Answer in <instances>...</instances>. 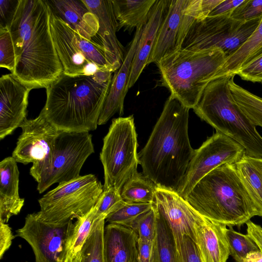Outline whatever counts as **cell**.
Here are the masks:
<instances>
[{"instance_id":"1","label":"cell","mask_w":262,"mask_h":262,"mask_svg":"<svg viewBox=\"0 0 262 262\" xmlns=\"http://www.w3.org/2000/svg\"><path fill=\"white\" fill-rule=\"evenodd\" d=\"M46 0H19L10 31L15 52L11 74L31 90L47 89L63 73L50 28Z\"/></svg>"},{"instance_id":"2","label":"cell","mask_w":262,"mask_h":262,"mask_svg":"<svg viewBox=\"0 0 262 262\" xmlns=\"http://www.w3.org/2000/svg\"><path fill=\"white\" fill-rule=\"evenodd\" d=\"M189 110L170 95L138 154L143 175L157 187L177 192L194 155L188 132Z\"/></svg>"},{"instance_id":"3","label":"cell","mask_w":262,"mask_h":262,"mask_svg":"<svg viewBox=\"0 0 262 262\" xmlns=\"http://www.w3.org/2000/svg\"><path fill=\"white\" fill-rule=\"evenodd\" d=\"M112 72L70 76L62 73L47 89L41 112L59 130L90 132L97 128Z\"/></svg>"},{"instance_id":"4","label":"cell","mask_w":262,"mask_h":262,"mask_svg":"<svg viewBox=\"0 0 262 262\" xmlns=\"http://www.w3.org/2000/svg\"><path fill=\"white\" fill-rule=\"evenodd\" d=\"M185 200L202 216L229 227H239L259 216L235 164H224L211 171Z\"/></svg>"},{"instance_id":"5","label":"cell","mask_w":262,"mask_h":262,"mask_svg":"<svg viewBox=\"0 0 262 262\" xmlns=\"http://www.w3.org/2000/svg\"><path fill=\"white\" fill-rule=\"evenodd\" d=\"M227 57L220 49L192 51L184 49L157 64L162 85L184 105L193 108L208 84L215 79Z\"/></svg>"},{"instance_id":"6","label":"cell","mask_w":262,"mask_h":262,"mask_svg":"<svg viewBox=\"0 0 262 262\" xmlns=\"http://www.w3.org/2000/svg\"><path fill=\"white\" fill-rule=\"evenodd\" d=\"M231 77L225 76L210 82L193 111L216 132L243 146L246 154L262 158V136L234 99L229 87Z\"/></svg>"},{"instance_id":"7","label":"cell","mask_w":262,"mask_h":262,"mask_svg":"<svg viewBox=\"0 0 262 262\" xmlns=\"http://www.w3.org/2000/svg\"><path fill=\"white\" fill-rule=\"evenodd\" d=\"M94 151L89 132L59 130L49 155L42 161L33 163L30 169L38 192L43 193L54 184L80 177L82 166Z\"/></svg>"},{"instance_id":"8","label":"cell","mask_w":262,"mask_h":262,"mask_svg":"<svg viewBox=\"0 0 262 262\" xmlns=\"http://www.w3.org/2000/svg\"><path fill=\"white\" fill-rule=\"evenodd\" d=\"M103 190V185L93 174L59 184L38 200L40 210L36 215L49 224H66L89 213Z\"/></svg>"},{"instance_id":"9","label":"cell","mask_w":262,"mask_h":262,"mask_svg":"<svg viewBox=\"0 0 262 262\" xmlns=\"http://www.w3.org/2000/svg\"><path fill=\"white\" fill-rule=\"evenodd\" d=\"M137 135L133 115L114 119L103 138L100 159L104 170L103 189L114 187L121 191L137 171Z\"/></svg>"},{"instance_id":"10","label":"cell","mask_w":262,"mask_h":262,"mask_svg":"<svg viewBox=\"0 0 262 262\" xmlns=\"http://www.w3.org/2000/svg\"><path fill=\"white\" fill-rule=\"evenodd\" d=\"M50 28L63 73L76 76L93 75L101 71L113 73L96 36L91 40L84 38L51 10Z\"/></svg>"},{"instance_id":"11","label":"cell","mask_w":262,"mask_h":262,"mask_svg":"<svg viewBox=\"0 0 262 262\" xmlns=\"http://www.w3.org/2000/svg\"><path fill=\"white\" fill-rule=\"evenodd\" d=\"M261 18L245 21L227 16L195 19L189 28L182 49L199 51L217 48L221 50L227 58L247 41Z\"/></svg>"},{"instance_id":"12","label":"cell","mask_w":262,"mask_h":262,"mask_svg":"<svg viewBox=\"0 0 262 262\" xmlns=\"http://www.w3.org/2000/svg\"><path fill=\"white\" fill-rule=\"evenodd\" d=\"M245 153L244 147L219 132L208 138L195 150L177 193L184 199L205 176L226 163L235 164Z\"/></svg>"},{"instance_id":"13","label":"cell","mask_w":262,"mask_h":262,"mask_svg":"<svg viewBox=\"0 0 262 262\" xmlns=\"http://www.w3.org/2000/svg\"><path fill=\"white\" fill-rule=\"evenodd\" d=\"M74 226L73 221L61 225L49 224L33 213L26 216L24 226L16 231L15 237L29 243L35 262H65Z\"/></svg>"},{"instance_id":"14","label":"cell","mask_w":262,"mask_h":262,"mask_svg":"<svg viewBox=\"0 0 262 262\" xmlns=\"http://www.w3.org/2000/svg\"><path fill=\"white\" fill-rule=\"evenodd\" d=\"M12 157L24 165L42 161L53 147L59 130L49 122L42 112L35 119L26 118Z\"/></svg>"},{"instance_id":"15","label":"cell","mask_w":262,"mask_h":262,"mask_svg":"<svg viewBox=\"0 0 262 262\" xmlns=\"http://www.w3.org/2000/svg\"><path fill=\"white\" fill-rule=\"evenodd\" d=\"M188 0H170L147 61L157 64L165 57L182 49V44L195 19L188 14Z\"/></svg>"},{"instance_id":"16","label":"cell","mask_w":262,"mask_h":262,"mask_svg":"<svg viewBox=\"0 0 262 262\" xmlns=\"http://www.w3.org/2000/svg\"><path fill=\"white\" fill-rule=\"evenodd\" d=\"M153 207L164 217L173 236L176 250L184 235L195 242L194 227L199 215L177 192L156 187Z\"/></svg>"},{"instance_id":"17","label":"cell","mask_w":262,"mask_h":262,"mask_svg":"<svg viewBox=\"0 0 262 262\" xmlns=\"http://www.w3.org/2000/svg\"><path fill=\"white\" fill-rule=\"evenodd\" d=\"M32 90L13 75L0 78V139L11 135L26 118L28 97Z\"/></svg>"},{"instance_id":"18","label":"cell","mask_w":262,"mask_h":262,"mask_svg":"<svg viewBox=\"0 0 262 262\" xmlns=\"http://www.w3.org/2000/svg\"><path fill=\"white\" fill-rule=\"evenodd\" d=\"M97 16L99 29L97 33L113 72L121 66L125 58V49L117 38L118 23L112 0H82Z\"/></svg>"},{"instance_id":"19","label":"cell","mask_w":262,"mask_h":262,"mask_svg":"<svg viewBox=\"0 0 262 262\" xmlns=\"http://www.w3.org/2000/svg\"><path fill=\"white\" fill-rule=\"evenodd\" d=\"M144 25L136 29L124 61L120 68L114 72L107 96L99 116L98 125L105 124L116 113L120 116L123 115L124 101L128 92L127 87L132 62Z\"/></svg>"},{"instance_id":"20","label":"cell","mask_w":262,"mask_h":262,"mask_svg":"<svg viewBox=\"0 0 262 262\" xmlns=\"http://www.w3.org/2000/svg\"><path fill=\"white\" fill-rule=\"evenodd\" d=\"M227 226L199 213L194 227L195 243L202 262H227L230 255Z\"/></svg>"},{"instance_id":"21","label":"cell","mask_w":262,"mask_h":262,"mask_svg":"<svg viewBox=\"0 0 262 262\" xmlns=\"http://www.w3.org/2000/svg\"><path fill=\"white\" fill-rule=\"evenodd\" d=\"M170 0H156L143 28L133 60L127 90L136 82L147 65L158 31L166 13Z\"/></svg>"},{"instance_id":"22","label":"cell","mask_w":262,"mask_h":262,"mask_svg":"<svg viewBox=\"0 0 262 262\" xmlns=\"http://www.w3.org/2000/svg\"><path fill=\"white\" fill-rule=\"evenodd\" d=\"M51 11L84 38L91 40L97 35V16L82 0H46Z\"/></svg>"},{"instance_id":"23","label":"cell","mask_w":262,"mask_h":262,"mask_svg":"<svg viewBox=\"0 0 262 262\" xmlns=\"http://www.w3.org/2000/svg\"><path fill=\"white\" fill-rule=\"evenodd\" d=\"M17 163L12 157L6 158L0 163V222L4 223L17 215L25 203L18 192L19 172Z\"/></svg>"},{"instance_id":"24","label":"cell","mask_w":262,"mask_h":262,"mask_svg":"<svg viewBox=\"0 0 262 262\" xmlns=\"http://www.w3.org/2000/svg\"><path fill=\"white\" fill-rule=\"evenodd\" d=\"M138 241L132 228L108 224L104 229L106 262H138Z\"/></svg>"},{"instance_id":"25","label":"cell","mask_w":262,"mask_h":262,"mask_svg":"<svg viewBox=\"0 0 262 262\" xmlns=\"http://www.w3.org/2000/svg\"><path fill=\"white\" fill-rule=\"evenodd\" d=\"M156 0H112L118 31L123 28L130 33L145 25Z\"/></svg>"},{"instance_id":"26","label":"cell","mask_w":262,"mask_h":262,"mask_svg":"<svg viewBox=\"0 0 262 262\" xmlns=\"http://www.w3.org/2000/svg\"><path fill=\"white\" fill-rule=\"evenodd\" d=\"M262 53V18L247 41L228 57L217 72L216 79L225 76L236 75L244 67Z\"/></svg>"},{"instance_id":"27","label":"cell","mask_w":262,"mask_h":262,"mask_svg":"<svg viewBox=\"0 0 262 262\" xmlns=\"http://www.w3.org/2000/svg\"><path fill=\"white\" fill-rule=\"evenodd\" d=\"M238 175L262 216V158L244 154L235 163Z\"/></svg>"},{"instance_id":"28","label":"cell","mask_w":262,"mask_h":262,"mask_svg":"<svg viewBox=\"0 0 262 262\" xmlns=\"http://www.w3.org/2000/svg\"><path fill=\"white\" fill-rule=\"evenodd\" d=\"M153 208L157 223L152 262H176L175 244L171 229L164 217Z\"/></svg>"},{"instance_id":"29","label":"cell","mask_w":262,"mask_h":262,"mask_svg":"<svg viewBox=\"0 0 262 262\" xmlns=\"http://www.w3.org/2000/svg\"><path fill=\"white\" fill-rule=\"evenodd\" d=\"M105 217L96 219L80 251L81 262H106L104 246Z\"/></svg>"},{"instance_id":"30","label":"cell","mask_w":262,"mask_h":262,"mask_svg":"<svg viewBox=\"0 0 262 262\" xmlns=\"http://www.w3.org/2000/svg\"><path fill=\"white\" fill-rule=\"evenodd\" d=\"M156 187L150 180L137 172L123 185L121 195L127 202L152 203Z\"/></svg>"},{"instance_id":"31","label":"cell","mask_w":262,"mask_h":262,"mask_svg":"<svg viewBox=\"0 0 262 262\" xmlns=\"http://www.w3.org/2000/svg\"><path fill=\"white\" fill-rule=\"evenodd\" d=\"M234 75L229 80V87L237 104L256 126L262 127V98L235 83Z\"/></svg>"},{"instance_id":"32","label":"cell","mask_w":262,"mask_h":262,"mask_svg":"<svg viewBox=\"0 0 262 262\" xmlns=\"http://www.w3.org/2000/svg\"><path fill=\"white\" fill-rule=\"evenodd\" d=\"M230 255L235 262H242L251 252L259 250L254 242L247 234L227 228L225 232Z\"/></svg>"},{"instance_id":"33","label":"cell","mask_w":262,"mask_h":262,"mask_svg":"<svg viewBox=\"0 0 262 262\" xmlns=\"http://www.w3.org/2000/svg\"><path fill=\"white\" fill-rule=\"evenodd\" d=\"M152 207V203H130L124 201L116 210L106 217L105 221L109 224L127 226Z\"/></svg>"},{"instance_id":"34","label":"cell","mask_w":262,"mask_h":262,"mask_svg":"<svg viewBox=\"0 0 262 262\" xmlns=\"http://www.w3.org/2000/svg\"><path fill=\"white\" fill-rule=\"evenodd\" d=\"M96 209V204L89 213L76 219L74 222L69 252L75 254L81 250L96 219L95 218Z\"/></svg>"},{"instance_id":"35","label":"cell","mask_w":262,"mask_h":262,"mask_svg":"<svg viewBox=\"0 0 262 262\" xmlns=\"http://www.w3.org/2000/svg\"><path fill=\"white\" fill-rule=\"evenodd\" d=\"M156 214L153 208L143 213L127 227L133 229L138 238L143 240L153 241L156 231Z\"/></svg>"},{"instance_id":"36","label":"cell","mask_w":262,"mask_h":262,"mask_svg":"<svg viewBox=\"0 0 262 262\" xmlns=\"http://www.w3.org/2000/svg\"><path fill=\"white\" fill-rule=\"evenodd\" d=\"M15 52L14 43L8 28H0V67L13 73L15 67Z\"/></svg>"},{"instance_id":"37","label":"cell","mask_w":262,"mask_h":262,"mask_svg":"<svg viewBox=\"0 0 262 262\" xmlns=\"http://www.w3.org/2000/svg\"><path fill=\"white\" fill-rule=\"evenodd\" d=\"M121 191L114 187L104 189L101 196L96 204L95 218L106 217L116 210L123 203Z\"/></svg>"},{"instance_id":"38","label":"cell","mask_w":262,"mask_h":262,"mask_svg":"<svg viewBox=\"0 0 262 262\" xmlns=\"http://www.w3.org/2000/svg\"><path fill=\"white\" fill-rule=\"evenodd\" d=\"M262 16V0H244L233 11L231 17L245 21Z\"/></svg>"},{"instance_id":"39","label":"cell","mask_w":262,"mask_h":262,"mask_svg":"<svg viewBox=\"0 0 262 262\" xmlns=\"http://www.w3.org/2000/svg\"><path fill=\"white\" fill-rule=\"evenodd\" d=\"M176 262H202L194 241L184 235L180 247L176 250Z\"/></svg>"},{"instance_id":"40","label":"cell","mask_w":262,"mask_h":262,"mask_svg":"<svg viewBox=\"0 0 262 262\" xmlns=\"http://www.w3.org/2000/svg\"><path fill=\"white\" fill-rule=\"evenodd\" d=\"M236 75L253 82H262V53L241 69Z\"/></svg>"},{"instance_id":"41","label":"cell","mask_w":262,"mask_h":262,"mask_svg":"<svg viewBox=\"0 0 262 262\" xmlns=\"http://www.w3.org/2000/svg\"><path fill=\"white\" fill-rule=\"evenodd\" d=\"M19 0L0 1V28H10Z\"/></svg>"},{"instance_id":"42","label":"cell","mask_w":262,"mask_h":262,"mask_svg":"<svg viewBox=\"0 0 262 262\" xmlns=\"http://www.w3.org/2000/svg\"><path fill=\"white\" fill-rule=\"evenodd\" d=\"M244 2V0H223L208 16H231L234 10Z\"/></svg>"},{"instance_id":"43","label":"cell","mask_w":262,"mask_h":262,"mask_svg":"<svg viewBox=\"0 0 262 262\" xmlns=\"http://www.w3.org/2000/svg\"><path fill=\"white\" fill-rule=\"evenodd\" d=\"M15 237L11 228L7 223L0 222V258L10 247Z\"/></svg>"},{"instance_id":"44","label":"cell","mask_w":262,"mask_h":262,"mask_svg":"<svg viewBox=\"0 0 262 262\" xmlns=\"http://www.w3.org/2000/svg\"><path fill=\"white\" fill-rule=\"evenodd\" d=\"M153 241L138 238V262H152Z\"/></svg>"},{"instance_id":"45","label":"cell","mask_w":262,"mask_h":262,"mask_svg":"<svg viewBox=\"0 0 262 262\" xmlns=\"http://www.w3.org/2000/svg\"><path fill=\"white\" fill-rule=\"evenodd\" d=\"M247 234L262 252V227L249 220L246 223Z\"/></svg>"},{"instance_id":"46","label":"cell","mask_w":262,"mask_h":262,"mask_svg":"<svg viewBox=\"0 0 262 262\" xmlns=\"http://www.w3.org/2000/svg\"><path fill=\"white\" fill-rule=\"evenodd\" d=\"M242 262H262V252L260 250L251 252Z\"/></svg>"},{"instance_id":"47","label":"cell","mask_w":262,"mask_h":262,"mask_svg":"<svg viewBox=\"0 0 262 262\" xmlns=\"http://www.w3.org/2000/svg\"><path fill=\"white\" fill-rule=\"evenodd\" d=\"M80 251L75 254L69 252L65 262H81Z\"/></svg>"},{"instance_id":"48","label":"cell","mask_w":262,"mask_h":262,"mask_svg":"<svg viewBox=\"0 0 262 262\" xmlns=\"http://www.w3.org/2000/svg\"><path fill=\"white\" fill-rule=\"evenodd\" d=\"M261 83H262V82H261Z\"/></svg>"}]
</instances>
